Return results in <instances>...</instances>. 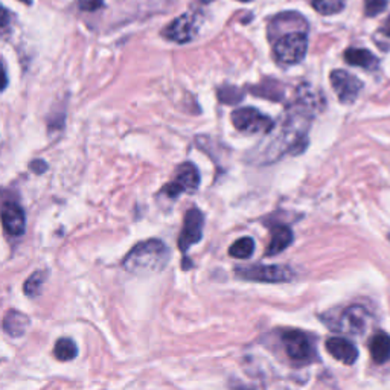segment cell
Here are the masks:
<instances>
[{
	"label": "cell",
	"instance_id": "obj_25",
	"mask_svg": "<svg viewBox=\"0 0 390 390\" xmlns=\"http://www.w3.org/2000/svg\"><path fill=\"white\" fill-rule=\"evenodd\" d=\"M20 2H23V4H26V5H31V4H32V0H20Z\"/></svg>",
	"mask_w": 390,
	"mask_h": 390
},
{
	"label": "cell",
	"instance_id": "obj_15",
	"mask_svg": "<svg viewBox=\"0 0 390 390\" xmlns=\"http://www.w3.org/2000/svg\"><path fill=\"white\" fill-rule=\"evenodd\" d=\"M369 351L372 360L377 365H383L390 360V335L384 332H378L370 339L369 343Z\"/></svg>",
	"mask_w": 390,
	"mask_h": 390
},
{
	"label": "cell",
	"instance_id": "obj_4",
	"mask_svg": "<svg viewBox=\"0 0 390 390\" xmlns=\"http://www.w3.org/2000/svg\"><path fill=\"white\" fill-rule=\"evenodd\" d=\"M236 274L246 281L256 282H290L295 273L287 265H253V267H238Z\"/></svg>",
	"mask_w": 390,
	"mask_h": 390
},
{
	"label": "cell",
	"instance_id": "obj_12",
	"mask_svg": "<svg viewBox=\"0 0 390 390\" xmlns=\"http://www.w3.org/2000/svg\"><path fill=\"white\" fill-rule=\"evenodd\" d=\"M326 351L331 354V357L339 360L344 365H354L358 358V349L356 344L348 342L342 337H331L326 340Z\"/></svg>",
	"mask_w": 390,
	"mask_h": 390
},
{
	"label": "cell",
	"instance_id": "obj_10",
	"mask_svg": "<svg viewBox=\"0 0 390 390\" xmlns=\"http://www.w3.org/2000/svg\"><path fill=\"white\" fill-rule=\"evenodd\" d=\"M370 314L366 309L360 305H352L340 314L339 323H337V331L347 332L351 335H360L368 330Z\"/></svg>",
	"mask_w": 390,
	"mask_h": 390
},
{
	"label": "cell",
	"instance_id": "obj_18",
	"mask_svg": "<svg viewBox=\"0 0 390 390\" xmlns=\"http://www.w3.org/2000/svg\"><path fill=\"white\" fill-rule=\"evenodd\" d=\"M54 354L57 360L60 361H70L76 357L78 354V348L74 340L70 339H60L55 343V348H54Z\"/></svg>",
	"mask_w": 390,
	"mask_h": 390
},
{
	"label": "cell",
	"instance_id": "obj_21",
	"mask_svg": "<svg viewBox=\"0 0 390 390\" xmlns=\"http://www.w3.org/2000/svg\"><path fill=\"white\" fill-rule=\"evenodd\" d=\"M386 5H387V0H365L366 15L375 17L381 14L386 10Z\"/></svg>",
	"mask_w": 390,
	"mask_h": 390
},
{
	"label": "cell",
	"instance_id": "obj_16",
	"mask_svg": "<svg viewBox=\"0 0 390 390\" xmlns=\"http://www.w3.org/2000/svg\"><path fill=\"white\" fill-rule=\"evenodd\" d=\"M344 60L351 66H358L363 69H377L378 58L369 52L368 49H357L351 48L344 52Z\"/></svg>",
	"mask_w": 390,
	"mask_h": 390
},
{
	"label": "cell",
	"instance_id": "obj_1",
	"mask_svg": "<svg viewBox=\"0 0 390 390\" xmlns=\"http://www.w3.org/2000/svg\"><path fill=\"white\" fill-rule=\"evenodd\" d=\"M170 261V250L159 239H148L133 247L122 261V267L137 276H152L162 271Z\"/></svg>",
	"mask_w": 390,
	"mask_h": 390
},
{
	"label": "cell",
	"instance_id": "obj_24",
	"mask_svg": "<svg viewBox=\"0 0 390 390\" xmlns=\"http://www.w3.org/2000/svg\"><path fill=\"white\" fill-rule=\"evenodd\" d=\"M383 32L387 35V37H390V17L386 20V23L383 26Z\"/></svg>",
	"mask_w": 390,
	"mask_h": 390
},
{
	"label": "cell",
	"instance_id": "obj_14",
	"mask_svg": "<svg viewBox=\"0 0 390 390\" xmlns=\"http://www.w3.org/2000/svg\"><path fill=\"white\" fill-rule=\"evenodd\" d=\"M292 243V232L288 226H274L271 229L270 244L265 250V256H274L283 252Z\"/></svg>",
	"mask_w": 390,
	"mask_h": 390
},
{
	"label": "cell",
	"instance_id": "obj_2",
	"mask_svg": "<svg viewBox=\"0 0 390 390\" xmlns=\"http://www.w3.org/2000/svg\"><path fill=\"white\" fill-rule=\"evenodd\" d=\"M308 39L304 31L288 32L282 35L278 41L274 43L273 54L278 63L283 66H292L302 61L307 55Z\"/></svg>",
	"mask_w": 390,
	"mask_h": 390
},
{
	"label": "cell",
	"instance_id": "obj_9",
	"mask_svg": "<svg viewBox=\"0 0 390 390\" xmlns=\"http://www.w3.org/2000/svg\"><path fill=\"white\" fill-rule=\"evenodd\" d=\"M199 31V19L195 14H183L170 23L163 31V37L174 43H189Z\"/></svg>",
	"mask_w": 390,
	"mask_h": 390
},
{
	"label": "cell",
	"instance_id": "obj_6",
	"mask_svg": "<svg viewBox=\"0 0 390 390\" xmlns=\"http://www.w3.org/2000/svg\"><path fill=\"white\" fill-rule=\"evenodd\" d=\"M203 227H205V215L197 208H192L184 215V223L182 234L179 236L180 252H188L194 244H197L203 238Z\"/></svg>",
	"mask_w": 390,
	"mask_h": 390
},
{
	"label": "cell",
	"instance_id": "obj_22",
	"mask_svg": "<svg viewBox=\"0 0 390 390\" xmlns=\"http://www.w3.org/2000/svg\"><path fill=\"white\" fill-rule=\"evenodd\" d=\"M78 5L83 11H96L104 6V0H78Z\"/></svg>",
	"mask_w": 390,
	"mask_h": 390
},
{
	"label": "cell",
	"instance_id": "obj_19",
	"mask_svg": "<svg viewBox=\"0 0 390 390\" xmlns=\"http://www.w3.org/2000/svg\"><path fill=\"white\" fill-rule=\"evenodd\" d=\"M347 0H313L314 10L322 15H332L343 11Z\"/></svg>",
	"mask_w": 390,
	"mask_h": 390
},
{
	"label": "cell",
	"instance_id": "obj_23",
	"mask_svg": "<svg viewBox=\"0 0 390 390\" xmlns=\"http://www.w3.org/2000/svg\"><path fill=\"white\" fill-rule=\"evenodd\" d=\"M31 170H32L34 173L41 174V173H44V171L48 170V165H46V162H43L41 159H37V161L31 163Z\"/></svg>",
	"mask_w": 390,
	"mask_h": 390
},
{
	"label": "cell",
	"instance_id": "obj_17",
	"mask_svg": "<svg viewBox=\"0 0 390 390\" xmlns=\"http://www.w3.org/2000/svg\"><path fill=\"white\" fill-rule=\"evenodd\" d=\"M255 252V241L250 236L239 238L229 249V255L236 260H247L250 258Z\"/></svg>",
	"mask_w": 390,
	"mask_h": 390
},
{
	"label": "cell",
	"instance_id": "obj_20",
	"mask_svg": "<svg viewBox=\"0 0 390 390\" xmlns=\"http://www.w3.org/2000/svg\"><path fill=\"white\" fill-rule=\"evenodd\" d=\"M44 279H46V271H35L32 273L31 276L26 279L25 285H23V291L25 295L28 297H35L37 295H40L41 287L44 283Z\"/></svg>",
	"mask_w": 390,
	"mask_h": 390
},
{
	"label": "cell",
	"instance_id": "obj_7",
	"mask_svg": "<svg viewBox=\"0 0 390 390\" xmlns=\"http://www.w3.org/2000/svg\"><path fill=\"white\" fill-rule=\"evenodd\" d=\"M282 343L288 358L296 363H308L313 358V347L308 337L297 330L282 332Z\"/></svg>",
	"mask_w": 390,
	"mask_h": 390
},
{
	"label": "cell",
	"instance_id": "obj_5",
	"mask_svg": "<svg viewBox=\"0 0 390 390\" xmlns=\"http://www.w3.org/2000/svg\"><path fill=\"white\" fill-rule=\"evenodd\" d=\"M200 184V174L197 166L191 162H186L177 168V174L174 180L168 183L162 192H165L170 199H177L180 194H192L199 189Z\"/></svg>",
	"mask_w": 390,
	"mask_h": 390
},
{
	"label": "cell",
	"instance_id": "obj_3",
	"mask_svg": "<svg viewBox=\"0 0 390 390\" xmlns=\"http://www.w3.org/2000/svg\"><path fill=\"white\" fill-rule=\"evenodd\" d=\"M232 122L238 131L247 133V135H256V133H265L267 135L273 128V121L267 114L253 107L235 110L232 113Z\"/></svg>",
	"mask_w": 390,
	"mask_h": 390
},
{
	"label": "cell",
	"instance_id": "obj_13",
	"mask_svg": "<svg viewBox=\"0 0 390 390\" xmlns=\"http://www.w3.org/2000/svg\"><path fill=\"white\" fill-rule=\"evenodd\" d=\"M29 325H31L29 317L20 311H17V309H10V311H6L4 317V331L10 337H14V339L22 337L29 328Z\"/></svg>",
	"mask_w": 390,
	"mask_h": 390
},
{
	"label": "cell",
	"instance_id": "obj_11",
	"mask_svg": "<svg viewBox=\"0 0 390 390\" xmlns=\"http://www.w3.org/2000/svg\"><path fill=\"white\" fill-rule=\"evenodd\" d=\"M2 224L5 232L11 236H22L26 230L25 212L15 203H5L2 208Z\"/></svg>",
	"mask_w": 390,
	"mask_h": 390
},
{
	"label": "cell",
	"instance_id": "obj_8",
	"mask_svg": "<svg viewBox=\"0 0 390 390\" xmlns=\"http://www.w3.org/2000/svg\"><path fill=\"white\" fill-rule=\"evenodd\" d=\"M330 79L337 98L343 104H351L356 101L363 88V83L360 79L348 74L347 70H334Z\"/></svg>",
	"mask_w": 390,
	"mask_h": 390
}]
</instances>
